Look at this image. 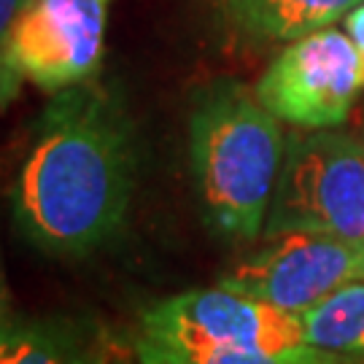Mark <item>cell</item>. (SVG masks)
Listing matches in <instances>:
<instances>
[{
  "instance_id": "obj_1",
  "label": "cell",
  "mask_w": 364,
  "mask_h": 364,
  "mask_svg": "<svg viewBox=\"0 0 364 364\" xmlns=\"http://www.w3.org/2000/svg\"><path fill=\"white\" fill-rule=\"evenodd\" d=\"M130 117L95 78L54 92L14 181L19 232L52 257H87L117 237L135 192Z\"/></svg>"
},
{
  "instance_id": "obj_2",
  "label": "cell",
  "mask_w": 364,
  "mask_h": 364,
  "mask_svg": "<svg viewBox=\"0 0 364 364\" xmlns=\"http://www.w3.org/2000/svg\"><path fill=\"white\" fill-rule=\"evenodd\" d=\"M287 151L281 119L237 78H213L189 114V165L203 219L227 240H257Z\"/></svg>"
},
{
  "instance_id": "obj_3",
  "label": "cell",
  "mask_w": 364,
  "mask_h": 364,
  "mask_svg": "<svg viewBox=\"0 0 364 364\" xmlns=\"http://www.w3.org/2000/svg\"><path fill=\"white\" fill-rule=\"evenodd\" d=\"M299 343V316L216 284L146 305L132 351L138 364H281L275 351Z\"/></svg>"
},
{
  "instance_id": "obj_4",
  "label": "cell",
  "mask_w": 364,
  "mask_h": 364,
  "mask_svg": "<svg viewBox=\"0 0 364 364\" xmlns=\"http://www.w3.org/2000/svg\"><path fill=\"white\" fill-rule=\"evenodd\" d=\"M287 232L364 243V141L332 127L289 135L264 237Z\"/></svg>"
},
{
  "instance_id": "obj_5",
  "label": "cell",
  "mask_w": 364,
  "mask_h": 364,
  "mask_svg": "<svg viewBox=\"0 0 364 364\" xmlns=\"http://www.w3.org/2000/svg\"><path fill=\"white\" fill-rule=\"evenodd\" d=\"M111 0H30L0 43V105L22 84L63 92L92 81L105 54Z\"/></svg>"
},
{
  "instance_id": "obj_6",
  "label": "cell",
  "mask_w": 364,
  "mask_h": 364,
  "mask_svg": "<svg viewBox=\"0 0 364 364\" xmlns=\"http://www.w3.org/2000/svg\"><path fill=\"white\" fill-rule=\"evenodd\" d=\"M257 97L294 127H340L364 90V63L348 33L332 27L291 41L257 81Z\"/></svg>"
},
{
  "instance_id": "obj_7",
  "label": "cell",
  "mask_w": 364,
  "mask_h": 364,
  "mask_svg": "<svg viewBox=\"0 0 364 364\" xmlns=\"http://www.w3.org/2000/svg\"><path fill=\"white\" fill-rule=\"evenodd\" d=\"M364 281V243L321 232H287L235 264L219 287L302 316L332 291Z\"/></svg>"
},
{
  "instance_id": "obj_8",
  "label": "cell",
  "mask_w": 364,
  "mask_h": 364,
  "mask_svg": "<svg viewBox=\"0 0 364 364\" xmlns=\"http://www.w3.org/2000/svg\"><path fill=\"white\" fill-rule=\"evenodd\" d=\"M95 332L73 318H6L0 324V364H103Z\"/></svg>"
},
{
  "instance_id": "obj_9",
  "label": "cell",
  "mask_w": 364,
  "mask_h": 364,
  "mask_svg": "<svg viewBox=\"0 0 364 364\" xmlns=\"http://www.w3.org/2000/svg\"><path fill=\"white\" fill-rule=\"evenodd\" d=\"M359 0H224L240 33L259 41H297L324 30Z\"/></svg>"
},
{
  "instance_id": "obj_10",
  "label": "cell",
  "mask_w": 364,
  "mask_h": 364,
  "mask_svg": "<svg viewBox=\"0 0 364 364\" xmlns=\"http://www.w3.org/2000/svg\"><path fill=\"white\" fill-rule=\"evenodd\" d=\"M299 318L308 346L364 364V281L332 291Z\"/></svg>"
},
{
  "instance_id": "obj_11",
  "label": "cell",
  "mask_w": 364,
  "mask_h": 364,
  "mask_svg": "<svg viewBox=\"0 0 364 364\" xmlns=\"http://www.w3.org/2000/svg\"><path fill=\"white\" fill-rule=\"evenodd\" d=\"M346 33L351 36L353 46L359 49L364 63V3L362 6H353V11L346 16Z\"/></svg>"
},
{
  "instance_id": "obj_12",
  "label": "cell",
  "mask_w": 364,
  "mask_h": 364,
  "mask_svg": "<svg viewBox=\"0 0 364 364\" xmlns=\"http://www.w3.org/2000/svg\"><path fill=\"white\" fill-rule=\"evenodd\" d=\"M27 3L30 0H0V43H3V38L11 30L14 22H16V16L25 11Z\"/></svg>"
},
{
  "instance_id": "obj_13",
  "label": "cell",
  "mask_w": 364,
  "mask_h": 364,
  "mask_svg": "<svg viewBox=\"0 0 364 364\" xmlns=\"http://www.w3.org/2000/svg\"><path fill=\"white\" fill-rule=\"evenodd\" d=\"M11 318V311H9V291H6V278H3V267H0V324Z\"/></svg>"
},
{
  "instance_id": "obj_14",
  "label": "cell",
  "mask_w": 364,
  "mask_h": 364,
  "mask_svg": "<svg viewBox=\"0 0 364 364\" xmlns=\"http://www.w3.org/2000/svg\"><path fill=\"white\" fill-rule=\"evenodd\" d=\"M103 364H127V362H111V359H108V356H105V362Z\"/></svg>"
}]
</instances>
